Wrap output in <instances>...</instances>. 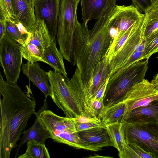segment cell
<instances>
[{"mask_svg": "<svg viewBox=\"0 0 158 158\" xmlns=\"http://www.w3.org/2000/svg\"><path fill=\"white\" fill-rule=\"evenodd\" d=\"M0 94V158H9L28 120L36 112V102L17 84L5 81L1 73Z\"/></svg>", "mask_w": 158, "mask_h": 158, "instance_id": "6da1fadb", "label": "cell"}, {"mask_svg": "<svg viewBox=\"0 0 158 158\" xmlns=\"http://www.w3.org/2000/svg\"><path fill=\"white\" fill-rule=\"evenodd\" d=\"M116 1L110 0L90 30L86 29L77 20L74 35V60L86 89L94 67L105 55L113 39L110 33L109 21Z\"/></svg>", "mask_w": 158, "mask_h": 158, "instance_id": "7a4b0ae2", "label": "cell"}, {"mask_svg": "<svg viewBox=\"0 0 158 158\" xmlns=\"http://www.w3.org/2000/svg\"><path fill=\"white\" fill-rule=\"evenodd\" d=\"M148 59L137 61L119 69L110 78L103 101L105 107L122 102L134 85L145 79Z\"/></svg>", "mask_w": 158, "mask_h": 158, "instance_id": "3957f363", "label": "cell"}, {"mask_svg": "<svg viewBox=\"0 0 158 158\" xmlns=\"http://www.w3.org/2000/svg\"><path fill=\"white\" fill-rule=\"evenodd\" d=\"M80 0H60L58 19L57 41L59 50L64 59L75 65L74 56V35L77 10Z\"/></svg>", "mask_w": 158, "mask_h": 158, "instance_id": "277c9868", "label": "cell"}, {"mask_svg": "<svg viewBox=\"0 0 158 158\" xmlns=\"http://www.w3.org/2000/svg\"><path fill=\"white\" fill-rule=\"evenodd\" d=\"M47 73L51 87L50 97L66 117L76 118L81 115L85 116L73 96L67 76L55 71L49 70Z\"/></svg>", "mask_w": 158, "mask_h": 158, "instance_id": "5b68a950", "label": "cell"}, {"mask_svg": "<svg viewBox=\"0 0 158 158\" xmlns=\"http://www.w3.org/2000/svg\"><path fill=\"white\" fill-rule=\"evenodd\" d=\"M124 124L126 143L135 144L154 158H158V122H124Z\"/></svg>", "mask_w": 158, "mask_h": 158, "instance_id": "8992f818", "label": "cell"}, {"mask_svg": "<svg viewBox=\"0 0 158 158\" xmlns=\"http://www.w3.org/2000/svg\"><path fill=\"white\" fill-rule=\"evenodd\" d=\"M30 32V35L21 45L23 57L31 63L43 62L44 51L53 42L44 21L36 19Z\"/></svg>", "mask_w": 158, "mask_h": 158, "instance_id": "52a82bcc", "label": "cell"}, {"mask_svg": "<svg viewBox=\"0 0 158 158\" xmlns=\"http://www.w3.org/2000/svg\"><path fill=\"white\" fill-rule=\"evenodd\" d=\"M21 45L6 34L0 43V65L10 84H17L20 74L23 57Z\"/></svg>", "mask_w": 158, "mask_h": 158, "instance_id": "ba28073f", "label": "cell"}, {"mask_svg": "<svg viewBox=\"0 0 158 158\" xmlns=\"http://www.w3.org/2000/svg\"><path fill=\"white\" fill-rule=\"evenodd\" d=\"M158 101V85L144 79L133 86L122 101L126 105V114L132 110Z\"/></svg>", "mask_w": 158, "mask_h": 158, "instance_id": "9c48e42d", "label": "cell"}, {"mask_svg": "<svg viewBox=\"0 0 158 158\" xmlns=\"http://www.w3.org/2000/svg\"><path fill=\"white\" fill-rule=\"evenodd\" d=\"M143 21L135 25L118 54L110 62V78L124 66L128 59L144 41V32L142 27Z\"/></svg>", "mask_w": 158, "mask_h": 158, "instance_id": "30bf717a", "label": "cell"}, {"mask_svg": "<svg viewBox=\"0 0 158 158\" xmlns=\"http://www.w3.org/2000/svg\"><path fill=\"white\" fill-rule=\"evenodd\" d=\"M144 16V14L132 5L127 6L116 5L110 18L109 26L118 34L123 33L136 23L143 21Z\"/></svg>", "mask_w": 158, "mask_h": 158, "instance_id": "8fae6325", "label": "cell"}, {"mask_svg": "<svg viewBox=\"0 0 158 158\" xmlns=\"http://www.w3.org/2000/svg\"><path fill=\"white\" fill-rule=\"evenodd\" d=\"M36 19L43 20L53 41L57 34L60 0H34Z\"/></svg>", "mask_w": 158, "mask_h": 158, "instance_id": "7c38bea8", "label": "cell"}, {"mask_svg": "<svg viewBox=\"0 0 158 158\" xmlns=\"http://www.w3.org/2000/svg\"><path fill=\"white\" fill-rule=\"evenodd\" d=\"M23 73L44 94L45 99L51 96V90L49 78L47 72L43 70L39 63L27 61L23 63Z\"/></svg>", "mask_w": 158, "mask_h": 158, "instance_id": "4fadbf2b", "label": "cell"}, {"mask_svg": "<svg viewBox=\"0 0 158 158\" xmlns=\"http://www.w3.org/2000/svg\"><path fill=\"white\" fill-rule=\"evenodd\" d=\"M15 18L30 32L36 19L34 0H10Z\"/></svg>", "mask_w": 158, "mask_h": 158, "instance_id": "5bb4252c", "label": "cell"}, {"mask_svg": "<svg viewBox=\"0 0 158 158\" xmlns=\"http://www.w3.org/2000/svg\"><path fill=\"white\" fill-rule=\"evenodd\" d=\"M69 82L73 96L85 116L91 117L89 105L91 99L77 67L72 77L69 79Z\"/></svg>", "mask_w": 158, "mask_h": 158, "instance_id": "9a60e30c", "label": "cell"}, {"mask_svg": "<svg viewBox=\"0 0 158 158\" xmlns=\"http://www.w3.org/2000/svg\"><path fill=\"white\" fill-rule=\"evenodd\" d=\"M110 72L109 60L104 56L94 67L91 79L86 88L91 99L100 87L110 79Z\"/></svg>", "mask_w": 158, "mask_h": 158, "instance_id": "2e32d148", "label": "cell"}, {"mask_svg": "<svg viewBox=\"0 0 158 158\" xmlns=\"http://www.w3.org/2000/svg\"><path fill=\"white\" fill-rule=\"evenodd\" d=\"M81 139L87 145L102 148L113 147L106 127H99L77 131Z\"/></svg>", "mask_w": 158, "mask_h": 158, "instance_id": "e0dca14e", "label": "cell"}, {"mask_svg": "<svg viewBox=\"0 0 158 158\" xmlns=\"http://www.w3.org/2000/svg\"><path fill=\"white\" fill-rule=\"evenodd\" d=\"M150 121L158 122V101L133 109L126 114L124 117V122L127 123Z\"/></svg>", "mask_w": 158, "mask_h": 158, "instance_id": "ac0fdd59", "label": "cell"}, {"mask_svg": "<svg viewBox=\"0 0 158 158\" xmlns=\"http://www.w3.org/2000/svg\"><path fill=\"white\" fill-rule=\"evenodd\" d=\"M110 0H80L83 25L88 29L87 23L92 20L98 19L108 6Z\"/></svg>", "mask_w": 158, "mask_h": 158, "instance_id": "d6986e66", "label": "cell"}, {"mask_svg": "<svg viewBox=\"0 0 158 158\" xmlns=\"http://www.w3.org/2000/svg\"><path fill=\"white\" fill-rule=\"evenodd\" d=\"M23 136L18 145L15 158L16 157L19 150L27 142L35 141L45 143V141L47 139L51 138L49 132L40 121L37 117H36V119L33 125L28 129L24 131L23 132Z\"/></svg>", "mask_w": 158, "mask_h": 158, "instance_id": "ffe728a7", "label": "cell"}, {"mask_svg": "<svg viewBox=\"0 0 158 158\" xmlns=\"http://www.w3.org/2000/svg\"><path fill=\"white\" fill-rule=\"evenodd\" d=\"M63 58L61 52L57 47L56 40L45 49L42 58L43 62L49 64L54 69L55 71L67 76Z\"/></svg>", "mask_w": 158, "mask_h": 158, "instance_id": "44dd1931", "label": "cell"}, {"mask_svg": "<svg viewBox=\"0 0 158 158\" xmlns=\"http://www.w3.org/2000/svg\"><path fill=\"white\" fill-rule=\"evenodd\" d=\"M106 127L113 147L118 151L119 153H122L126 144L124 120L107 124Z\"/></svg>", "mask_w": 158, "mask_h": 158, "instance_id": "7402d4cb", "label": "cell"}, {"mask_svg": "<svg viewBox=\"0 0 158 158\" xmlns=\"http://www.w3.org/2000/svg\"><path fill=\"white\" fill-rule=\"evenodd\" d=\"M125 110V104L121 102L110 106H105L99 118L106 126L124 120Z\"/></svg>", "mask_w": 158, "mask_h": 158, "instance_id": "603a6c76", "label": "cell"}, {"mask_svg": "<svg viewBox=\"0 0 158 158\" xmlns=\"http://www.w3.org/2000/svg\"><path fill=\"white\" fill-rule=\"evenodd\" d=\"M142 27L144 32V40L158 29V0L145 12Z\"/></svg>", "mask_w": 158, "mask_h": 158, "instance_id": "cb8c5ba5", "label": "cell"}, {"mask_svg": "<svg viewBox=\"0 0 158 158\" xmlns=\"http://www.w3.org/2000/svg\"><path fill=\"white\" fill-rule=\"evenodd\" d=\"M25 153L18 156V158H49L50 155L45 143L35 141L27 143Z\"/></svg>", "mask_w": 158, "mask_h": 158, "instance_id": "d4e9b609", "label": "cell"}, {"mask_svg": "<svg viewBox=\"0 0 158 158\" xmlns=\"http://www.w3.org/2000/svg\"><path fill=\"white\" fill-rule=\"evenodd\" d=\"M118 156L121 158H154L139 147L132 143H126L123 152L118 153Z\"/></svg>", "mask_w": 158, "mask_h": 158, "instance_id": "484cf974", "label": "cell"}, {"mask_svg": "<svg viewBox=\"0 0 158 158\" xmlns=\"http://www.w3.org/2000/svg\"><path fill=\"white\" fill-rule=\"evenodd\" d=\"M77 131L99 127H106L100 118L81 115L75 118Z\"/></svg>", "mask_w": 158, "mask_h": 158, "instance_id": "4316f807", "label": "cell"}, {"mask_svg": "<svg viewBox=\"0 0 158 158\" xmlns=\"http://www.w3.org/2000/svg\"><path fill=\"white\" fill-rule=\"evenodd\" d=\"M143 60L149 59L153 54L158 52V29L144 39Z\"/></svg>", "mask_w": 158, "mask_h": 158, "instance_id": "83f0119b", "label": "cell"}, {"mask_svg": "<svg viewBox=\"0 0 158 158\" xmlns=\"http://www.w3.org/2000/svg\"><path fill=\"white\" fill-rule=\"evenodd\" d=\"M6 34L10 37L22 45L27 38L23 35L19 30L16 24L10 20L6 21Z\"/></svg>", "mask_w": 158, "mask_h": 158, "instance_id": "f1b7e54d", "label": "cell"}, {"mask_svg": "<svg viewBox=\"0 0 158 158\" xmlns=\"http://www.w3.org/2000/svg\"><path fill=\"white\" fill-rule=\"evenodd\" d=\"M10 20L16 23V19L10 0H0V20Z\"/></svg>", "mask_w": 158, "mask_h": 158, "instance_id": "f546056e", "label": "cell"}, {"mask_svg": "<svg viewBox=\"0 0 158 158\" xmlns=\"http://www.w3.org/2000/svg\"><path fill=\"white\" fill-rule=\"evenodd\" d=\"M89 105L91 117L99 118L100 115L105 107L103 98L100 99H91Z\"/></svg>", "mask_w": 158, "mask_h": 158, "instance_id": "4dcf8cb0", "label": "cell"}, {"mask_svg": "<svg viewBox=\"0 0 158 158\" xmlns=\"http://www.w3.org/2000/svg\"><path fill=\"white\" fill-rule=\"evenodd\" d=\"M157 0H132L134 6L141 13L145 12Z\"/></svg>", "mask_w": 158, "mask_h": 158, "instance_id": "1f68e13d", "label": "cell"}, {"mask_svg": "<svg viewBox=\"0 0 158 158\" xmlns=\"http://www.w3.org/2000/svg\"><path fill=\"white\" fill-rule=\"evenodd\" d=\"M143 52L137 50L128 59L123 67L129 65L137 61L143 60Z\"/></svg>", "mask_w": 158, "mask_h": 158, "instance_id": "d6a6232c", "label": "cell"}, {"mask_svg": "<svg viewBox=\"0 0 158 158\" xmlns=\"http://www.w3.org/2000/svg\"><path fill=\"white\" fill-rule=\"evenodd\" d=\"M109 79L107 80L98 90L94 97L92 99H103L105 92Z\"/></svg>", "mask_w": 158, "mask_h": 158, "instance_id": "836d02e7", "label": "cell"}, {"mask_svg": "<svg viewBox=\"0 0 158 158\" xmlns=\"http://www.w3.org/2000/svg\"><path fill=\"white\" fill-rule=\"evenodd\" d=\"M6 34V21L0 20V43Z\"/></svg>", "mask_w": 158, "mask_h": 158, "instance_id": "e575fe53", "label": "cell"}, {"mask_svg": "<svg viewBox=\"0 0 158 158\" xmlns=\"http://www.w3.org/2000/svg\"><path fill=\"white\" fill-rule=\"evenodd\" d=\"M152 81L158 85V73L156 75Z\"/></svg>", "mask_w": 158, "mask_h": 158, "instance_id": "d590c367", "label": "cell"}, {"mask_svg": "<svg viewBox=\"0 0 158 158\" xmlns=\"http://www.w3.org/2000/svg\"><path fill=\"white\" fill-rule=\"evenodd\" d=\"M157 58L158 59V56L157 57Z\"/></svg>", "mask_w": 158, "mask_h": 158, "instance_id": "8d00e7d4", "label": "cell"}]
</instances>
